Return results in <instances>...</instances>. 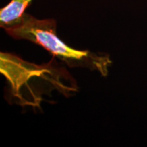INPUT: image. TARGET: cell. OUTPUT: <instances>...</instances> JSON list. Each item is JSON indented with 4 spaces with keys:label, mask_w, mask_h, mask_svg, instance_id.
I'll return each instance as SVG.
<instances>
[{
    "label": "cell",
    "mask_w": 147,
    "mask_h": 147,
    "mask_svg": "<svg viewBox=\"0 0 147 147\" xmlns=\"http://www.w3.org/2000/svg\"><path fill=\"white\" fill-rule=\"evenodd\" d=\"M5 31L14 39L28 40L41 46L70 67H88L107 74V67L111 63L109 58L88 51L76 50L65 45L57 36V23L53 18L40 20L25 13L19 23Z\"/></svg>",
    "instance_id": "obj_1"
},
{
    "label": "cell",
    "mask_w": 147,
    "mask_h": 147,
    "mask_svg": "<svg viewBox=\"0 0 147 147\" xmlns=\"http://www.w3.org/2000/svg\"><path fill=\"white\" fill-rule=\"evenodd\" d=\"M33 0H11L0 10V26L4 29L15 26L21 22L25 10Z\"/></svg>",
    "instance_id": "obj_2"
}]
</instances>
